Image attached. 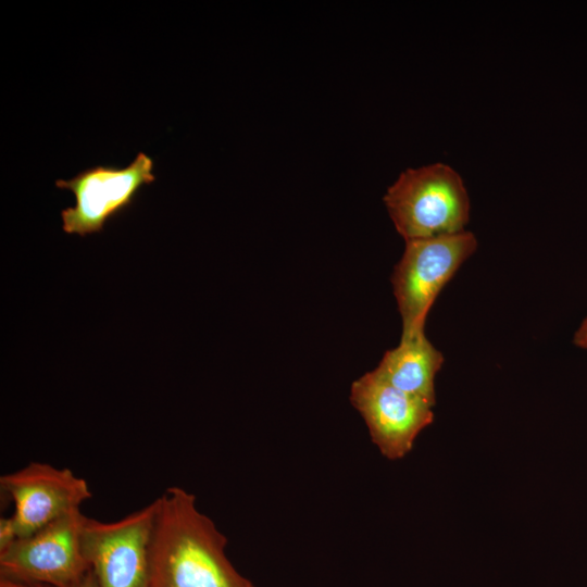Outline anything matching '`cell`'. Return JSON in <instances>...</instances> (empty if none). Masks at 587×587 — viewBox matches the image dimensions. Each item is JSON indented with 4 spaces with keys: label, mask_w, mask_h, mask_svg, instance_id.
<instances>
[{
    "label": "cell",
    "mask_w": 587,
    "mask_h": 587,
    "mask_svg": "<svg viewBox=\"0 0 587 587\" xmlns=\"http://www.w3.org/2000/svg\"><path fill=\"white\" fill-rule=\"evenodd\" d=\"M148 587H255L226 555V536L196 496L171 486L158 497Z\"/></svg>",
    "instance_id": "obj_1"
},
{
    "label": "cell",
    "mask_w": 587,
    "mask_h": 587,
    "mask_svg": "<svg viewBox=\"0 0 587 587\" xmlns=\"http://www.w3.org/2000/svg\"><path fill=\"white\" fill-rule=\"evenodd\" d=\"M383 200L404 241L460 233L470 221L463 179L441 162L401 172Z\"/></svg>",
    "instance_id": "obj_2"
},
{
    "label": "cell",
    "mask_w": 587,
    "mask_h": 587,
    "mask_svg": "<svg viewBox=\"0 0 587 587\" xmlns=\"http://www.w3.org/2000/svg\"><path fill=\"white\" fill-rule=\"evenodd\" d=\"M472 232L405 241L390 277L401 316V337L425 332L427 315L438 295L476 251Z\"/></svg>",
    "instance_id": "obj_3"
},
{
    "label": "cell",
    "mask_w": 587,
    "mask_h": 587,
    "mask_svg": "<svg viewBox=\"0 0 587 587\" xmlns=\"http://www.w3.org/2000/svg\"><path fill=\"white\" fill-rule=\"evenodd\" d=\"M85 520L78 509L16 538L0 552V577L51 587L76 586L90 570L82 549Z\"/></svg>",
    "instance_id": "obj_4"
},
{
    "label": "cell",
    "mask_w": 587,
    "mask_h": 587,
    "mask_svg": "<svg viewBox=\"0 0 587 587\" xmlns=\"http://www.w3.org/2000/svg\"><path fill=\"white\" fill-rule=\"evenodd\" d=\"M158 498L114 522L86 516L82 549L98 587H148Z\"/></svg>",
    "instance_id": "obj_5"
},
{
    "label": "cell",
    "mask_w": 587,
    "mask_h": 587,
    "mask_svg": "<svg viewBox=\"0 0 587 587\" xmlns=\"http://www.w3.org/2000/svg\"><path fill=\"white\" fill-rule=\"evenodd\" d=\"M154 162L139 152L125 167L97 165L71 179H58L55 186L71 190L74 207L62 210V229L86 236L102 232L105 223L127 210L142 186L155 180Z\"/></svg>",
    "instance_id": "obj_6"
},
{
    "label": "cell",
    "mask_w": 587,
    "mask_h": 587,
    "mask_svg": "<svg viewBox=\"0 0 587 587\" xmlns=\"http://www.w3.org/2000/svg\"><path fill=\"white\" fill-rule=\"evenodd\" d=\"M350 402L364 420L373 444L389 460L409 453L419 434L434 421L432 404L391 386L373 371L352 383Z\"/></svg>",
    "instance_id": "obj_7"
},
{
    "label": "cell",
    "mask_w": 587,
    "mask_h": 587,
    "mask_svg": "<svg viewBox=\"0 0 587 587\" xmlns=\"http://www.w3.org/2000/svg\"><path fill=\"white\" fill-rule=\"evenodd\" d=\"M1 491L14 504L17 537L32 535L54 520L80 509L91 498L87 482L67 467L30 462L0 477Z\"/></svg>",
    "instance_id": "obj_8"
},
{
    "label": "cell",
    "mask_w": 587,
    "mask_h": 587,
    "mask_svg": "<svg viewBox=\"0 0 587 587\" xmlns=\"http://www.w3.org/2000/svg\"><path fill=\"white\" fill-rule=\"evenodd\" d=\"M444 362L442 352L422 332L401 337L395 348L384 353L373 372L391 386L434 407L435 378Z\"/></svg>",
    "instance_id": "obj_9"
},
{
    "label": "cell",
    "mask_w": 587,
    "mask_h": 587,
    "mask_svg": "<svg viewBox=\"0 0 587 587\" xmlns=\"http://www.w3.org/2000/svg\"><path fill=\"white\" fill-rule=\"evenodd\" d=\"M17 537L12 516L0 519V552L7 549Z\"/></svg>",
    "instance_id": "obj_10"
},
{
    "label": "cell",
    "mask_w": 587,
    "mask_h": 587,
    "mask_svg": "<svg viewBox=\"0 0 587 587\" xmlns=\"http://www.w3.org/2000/svg\"><path fill=\"white\" fill-rule=\"evenodd\" d=\"M573 342L576 347L587 350V316L582 321L573 335Z\"/></svg>",
    "instance_id": "obj_11"
},
{
    "label": "cell",
    "mask_w": 587,
    "mask_h": 587,
    "mask_svg": "<svg viewBox=\"0 0 587 587\" xmlns=\"http://www.w3.org/2000/svg\"><path fill=\"white\" fill-rule=\"evenodd\" d=\"M0 587H51L43 584L26 583L0 577Z\"/></svg>",
    "instance_id": "obj_12"
},
{
    "label": "cell",
    "mask_w": 587,
    "mask_h": 587,
    "mask_svg": "<svg viewBox=\"0 0 587 587\" xmlns=\"http://www.w3.org/2000/svg\"><path fill=\"white\" fill-rule=\"evenodd\" d=\"M74 587H98L97 585V580H96V577H95V574L92 573L91 570H89V572L86 574V576L82 579L80 583H78L76 586Z\"/></svg>",
    "instance_id": "obj_13"
}]
</instances>
